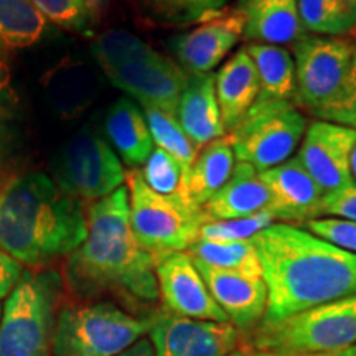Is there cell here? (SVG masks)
Segmentation results:
<instances>
[{
    "label": "cell",
    "mask_w": 356,
    "mask_h": 356,
    "mask_svg": "<svg viewBox=\"0 0 356 356\" xmlns=\"http://www.w3.org/2000/svg\"><path fill=\"white\" fill-rule=\"evenodd\" d=\"M356 144L355 129L328 121L312 122L296 155L323 195L355 185L350 155Z\"/></svg>",
    "instance_id": "13"
},
{
    "label": "cell",
    "mask_w": 356,
    "mask_h": 356,
    "mask_svg": "<svg viewBox=\"0 0 356 356\" xmlns=\"http://www.w3.org/2000/svg\"><path fill=\"white\" fill-rule=\"evenodd\" d=\"M86 2H88V3H91V6L95 7L96 10H97V8H101V7H102V3H104L106 0H86Z\"/></svg>",
    "instance_id": "43"
},
{
    "label": "cell",
    "mask_w": 356,
    "mask_h": 356,
    "mask_svg": "<svg viewBox=\"0 0 356 356\" xmlns=\"http://www.w3.org/2000/svg\"><path fill=\"white\" fill-rule=\"evenodd\" d=\"M115 356H155V351L149 338H140L139 341H136L132 346H129L127 350Z\"/></svg>",
    "instance_id": "38"
},
{
    "label": "cell",
    "mask_w": 356,
    "mask_h": 356,
    "mask_svg": "<svg viewBox=\"0 0 356 356\" xmlns=\"http://www.w3.org/2000/svg\"><path fill=\"white\" fill-rule=\"evenodd\" d=\"M356 343V296L300 312L280 322L261 323L252 348L280 356L320 353Z\"/></svg>",
    "instance_id": "7"
},
{
    "label": "cell",
    "mask_w": 356,
    "mask_h": 356,
    "mask_svg": "<svg viewBox=\"0 0 356 356\" xmlns=\"http://www.w3.org/2000/svg\"><path fill=\"white\" fill-rule=\"evenodd\" d=\"M66 286L83 302L104 297L126 305L157 302L155 261L134 236L126 186L89 208L86 239L66 261Z\"/></svg>",
    "instance_id": "2"
},
{
    "label": "cell",
    "mask_w": 356,
    "mask_h": 356,
    "mask_svg": "<svg viewBox=\"0 0 356 356\" xmlns=\"http://www.w3.org/2000/svg\"><path fill=\"white\" fill-rule=\"evenodd\" d=\"M10 91H8V73L0 61V168L6 159V147L8 144V121L12 114Z\"/></svg>",
    "instance_id": "36"
},
{
    "label": "cell",
    "mask_w": 356,
    "mask_h": 356,
    "mask_svg": "<svg viewBox=\"0 0 356 356\" xmlns=\"http://www.w3.org/2000/svg\"><path fill=\"white\" fill-rule=\"evenodd\" d=\"M177 119L197 149L226 137L213 74L188 73V81L178 101Z\"/></svg>",
    "instance_id": "18"
},
{
    "label": "cell",
    "mask_w": 356,
    "mask_h": 356,
    "mask_svg": "<svg viewBox=\"0 0 356 356\" xmlns=\"http://www.w3.org/2000/svg\"><path fill=\"white\" fill-rule=\"evenodd\" d=\"M163 19L177 24L203 22L222 10L226 0H145Z\"/></svg>",
    "instance_id": "32"
},
{
    "label": "cell",
    "mask_w": 356,
    "mask_h": 356,
    "mask_svg": "<svg viewBox=\"0 0 356 356\" xmlns=\"http://www.w3.org/2000/svg\"><path fill=\"white\" fill-rule=\"evenodd\" d=\"M186 252L195 261L216 267V269L249 275V277H262L261 257L252 239L229 243L198 239L191 244Z\"/></svg>",
    "instance_id": "25"
},
{
    "label": "cell",
    "mask_w": 356,
    "mask_h": 356,
    "mask_svg": "<svg viewBox=\"0 0 356 356\" xmlns=\"http://www.w3.org/2000/svg\"><path fill=\"white\" fill-rule=\"evenodd\" d=\"M47 19L32 0H0V47L26 48L38 42Z\"/></svg>",
    "instance_id": "26"
},
{
    "label": "cell",
    "mask_w": 356,
    "mask_h": 356,
    "mask_svg": "<svg viewBox=\"0 0 356 356\" xmlns=\"http://www.w3.org/2000/svg\"><path fill=\"white\" fill-rule=\"evenodd\" d=\"M274 215L269 210H264L256 215L238 218V220L207 221L200 228L198 239L203 241H251L256 234L274 225Z\"/></svg>",
    "instance_id": "29"
},
{
    "label": "cell",
    "mask_w": 356,
    "mask_h": 356,
    "mask_svg": "<svg viewBox=\"0 0 356 356\" xmlns=\"http://www.w3.org/2000/svg\"><path fill=\"white\" fill-rule=\"evenodd\" d=\"M270 191L261 173L249 163H234L233 173L225 186L202 208L207 221L238 220L269 208Z\"/></svg>",
    "instance_id": "19"
},
{
    "label": "cell",
    "mask_w": 356,
    "mask_h": 356,
    "mask_svg": "<svg viewBox=\"0 0 356 356\" xmlns=\"http://www.w3.org/2000/svg\"><path fill=\"white\" fill-rule=\"evenodd\" d=\"M305 225L312 234L356 254V222L338 218H317Z\"/></svg>",
    "instance_id": "34"
},
{
    "label": "cell",
    "mask_w": 356,
    "mask_h": 356,
    "mask_svg": "<svg viewBox=\"0 0 356 356\" xmlns=\"http://www.w3.org/2000/svg\"><path fill=\"white\" fill-rule=\"evenodd\" d=\"M239 8L246 13L244 38L249 42L284 47L307 35L297 0H254Z\"/></svg>",
    "instance_id": "22"
},
{
    "label": "cell",
    "mask_w": 356,
    "mask_h": 356,
    "mask_svg": "<svg viewBox=\"0 0 356 356\" xmlns=\"http://www.w3.org/2000/svg\"><path fill=\"white\" fill-rule=\"evenodd\" d=\"M215 89L222 124L226 131H231L254 106L261 92L256 65L244 48L234 53L218 71Z\"/></svg>",
    "instance_id": "20"
},
{
    "label": "cell",
    "mask_w": 356,
    "mask_h": 356,
    "mask_svg": "<svg viewBox=\"0 0 356 356\" xmlns=\"http://www.w3.org/2000/svg\"><path fill=\"white\" fill-rule=\"evenodd\" d=\"M140 173L149 188L160 195H167V197H172V195L180 197L186 172L180 165V162L170 154H167L165 150L155 147Z\"/></svg>",
    "instance_id": "30"
},
{
    "label": "cell",
    "mask_w": 356,
    "mask_h": 356,
    "mask_svg": "<svg viewBox=\"0 0 356 356\" xmlns=\"http://www.w3.org/2000/svg\"><path fill=\"white\" fill-rule=\"evenodd\" d=\"M350 172H351V178H353V184L356 185V144L350 155Z\"/></svg>",
    "instance_id": "41"
},
{
    "label": "cell",
    "mask_w": 356,
    "mask_h": 356,
    "mask_svg": "<svg viewBox=\"0 0 356 356\" xmlns=\"http://www.w3.org/2000/svg\"><path fill=\"white\" fill-rule=\"evenodd\" d=\"M251 2H254V0H239V7H246L248 3H251Z\"/></svg>",
    "instance_id": "44"
},
{
    "label": "cell",
    "mask_w": 356,
    "mask_h": 356,
    "mask_svg": "<svg viewBox=\"0 0 356 356\" xmlns=\"http://www.w3.org/2000/svg\"><path fill=\"white\" fill-rule=\"evenodd\" d=\"M61 293L55 270H25L0 315V356H53Z\"/></svg>",
    "instance_id": "5"
},
{
    "label": "cell",
    "mask_w": 356,
    "mask_h": 356,
    "mask_svg": "<svg viewBox=\"0 0 356 356\" xmlns=\"http://www.w3.org/2000/svg\"><path fill=\"white\" fill-rule=\"evenodd\" d=\"M305 126V118L291 101L257 99L226 139L238 162L261 173L291 159Z\"/></svg>",
    "instance_id": "9"
},
{
    "label": "cell",
    "mask_w": 356,
    "mask_h": 356,
    "mask_svg": "<svg viewBox=\"0 0 356 356\" xmlns=\"http://www.w3.org/2000/svg\"><path fill=\"white\" fill-rule=\"evenodd\" d=\"M152 314L136 317L111 302L63 305L56 320L53 356H115L149 333Z\"/></svg>",
    "instance_id": "6"
},
{
    "label": "cell",
    "mask_w": 356,
    "mask_h": 356,
    "mask_svg": "<svg viewBox=\"0 0 356 356\" xmlns=\"http://www.w3.org/2000/svg\"><path fill=\"white\" fill-rule=\"evenodd\" d=\"M234 168V152L226 137L213 140L197 155L186 172L180 198L193 210L202 211L229 180Z\"/></svg>",
    "instance_id": "21"
},
{
    "label": "cell",
    "mask_w": 356,
    "mask_h": 356,
    "mask_svg": "<svg viewBox=\"0 0 356 356\" xmlns=\"http://www.w3.org/2000/svg\"><path fill=\"white\" fill-rule=\"evenodd\" d=\"M155 356H228L241 343L233 323L178 317L159 309L149 330Z\"/></svg>",
    "instance_id": "12"
},
{
    "label": "cell",
    "mask_w": 356,
    "mask_h": 356,
    "mask_svg": "<svg viewBox=\"0 0 356 356\" xmlns=\"http://www.w3.org/2000/svg\"><path fill=\"white\" fill-rule=\"evenodd\" d=\"M293 356H356V343L345 346V348L320 351V353H305V355H293Z\"/></svg>",
    "instance_id": "39"
},
{
    "label": "cell",
    "mask_w": 356,
    "mask_h": 356,
    "mask_svg": "<svg viewBox=\"0 0 356 356\" xmlns=\"http://www.w3.org/2000/svg\"><path fill=\"white\" fill-rule=\"evenodd\" d=\"M246 13L243 8L218 12L188 33L173 40V51L190 74H207L225 60L244 35Z\"/></svg>",
    "instance_id": "15"
},
{
    "label": "cell",
    "mask_w": 356,
    "mask_h": 356,
    "mask_svg": "<svg viewBox=\"0 0 356 356\" xmlns=\"http://www.w3.org/2000/svg\"><path fill=\"white\" fill-rule=\"evenodd\" d=\"M270 191L269 210L275 220L309 222L320 218L323 193L300 160L292 157L280 165L261 172Z\"/></svg>",
    "instance_id": "17"
},
{
    "label": "cell",
    "mask_w": 356,
    "mask_h": 356,
    "mask_svg": "<svg viewBox=\"0 0 356 356\" xmlns=\"http://www.w3.org/2000/svg\"><path fill=\"white\" fill-rule=\"evenodd\" d=\"M104 131L127 167L144 165L155 149L145 115L131 99H119L111 106Z\"/></svg>",
    "instance_id": "23"
},
{
    "label": "cell",
    "mask_w": 356,
    "mask_h": 356,
    "mask_svg": "<svg viewBox=\"0 0 356 356\" xmlns=\"http://www.w3.org/2000/svg\"><path fill=\"white\" fill-rule=\"evenodd\" d=\"M47 20L61 29L83 32L91 25L96 8L86 0H32Z\"/></svg>",
    "instance_id": "31"
},
{
    "label": "cell",
    "mask_w": 356,
    "mask_h": 356,
    "mask_svg": "<svg viewBox=\"0 0 356 356\" xmlns=\"http://www.w3.org/2000/svg\"><path fill=\"white\" fill-rule=\"evenodd\" d=\"M267 286L261 323L356 296V254L297 226L274 222L252 238Z\"/></svg>",
    "instance_id": "1"
},
{
    "label": "cell",
    "mask_w": 356,
    "mask_h": 356,
    "mask_svg": "<svg viewBox=\"0 0 356 356\" xmlns=\"http://www.w3.org/2000/svg\"><path fill=\"white\" fill-rule=\"evenodd\" d=\"M355 44L340 37L304 35L292 44L296 63V96L317 114L330 102L348 73Z\"/></svg>",
    "instance_id": "11"
},
{
    "label": "cell",
    "mask_w": 356,
    "mask_h": 356,
    "mask_svg": "<svg viewBox=\"0 0 356 356\" xmlns=\"http://www.w3.org/2000/svg\"><path fill=\"white\" fill-rule=\"evenodd\" d=\"M97 63L115 88L142 104L177 115L188 73L136 35L111 30L92 44Z\"/></svg>",
    "instance_id": "4"
},
{
    "label": "cell",
    "mask_w": 356,
    "mask_h": 356,
    "mask_svg": "<svg viewBox=\"0 0 356 356\" xmlns=\"http://www.w3.org/2000/svg\"><path fill=\"white\" fill-rule=\"evenodd\" d=\"M144 113L154 144L175 157L185 172H188L197 159L198 149L188 139L177 115L157 108H144Z\"/></svg>",
    "instance_id": "27"
},
{
    "label": "cell",
    "mask_w": 356,
    "mask_h": 356,
    "mask_svg": "<svg viewBox=\"0 0 356 356\" xmlns=\"http://www.w3.org/2000/svg\"><path fill=\"white\" fill-rule=\"evenodd\" d=\"M254 61L262 101H291L296 95V63L286 47L267 43H248L244 47Z\"/></svg>",
    "instance_id": "24"
},
{
    "label": "cell",
    "mask_w": 356,
    "mask_h": 356,
    "mask_svg": "<svg viewBox=\"0 0 356 356\" xmlns=\"http://www.w3.org/2000/svg\"><path fill=\"white\" fill-rule=\"evenodd\" d=\"M228 356H280L277 353H273V351H264L257 348H236L231 351Z\"/></svg>",
    "instance_id": "40"
},
{
    "label": "cell",
    "mask_w": 356,
    "mask_h": 356,
    "mask_svg": "<svg viewBox=\"0 0 356 356\" xmlns=\"http://www.w3.org/2000/svg\"><path fill=\"white\" fill-rule=\"evenodd\" d=\"M127 177L134 236L154 257L155 266L163 257L188 251L198 241L204 222L203 213L190 208L178 195L167 197L149 188L136 168Z\"/></svg>",
    "instance_id": "8"
},
{
    "label": "cell",
    "mask_w": 356,
    "mask_h": 356,
    "mask_svg": "<svg viewBox=\"0 0 356 356\" xmlns=\"http://www.w3.org/2000/svg\"><path fill=\"white\" fill-rule=\"evenodd\" d=\"M322 121L335 122L356 131V44L353 58L337 96L317 113Z\"/></svg>",
    "instance_id": "33"
},
{
    "label": "cell",
    "mask_w": 356,
    "mask_h": 356,
    "mask_svg": "<svg viewBox=\"0 0 356 356\" xmlns=\"http://www.w3.org/2000/svg\"><path fill=\"white\" fill-rule=\"evenodd\" d=\"M343 2V6L348 8V10H351L356 15V0H341Z\"/></svg>",
    "instance_id": "42"
},
{
    "label": "cell",
    "mask_w": 356,
    "mask_h": 356,
    "mask_svg": "<svg viewBox=\"0 0 356 356\" xmlns=\"http://www.w3.org/2000/svg\"><path fill=\"white\" fill-rule=\"evenodd\" d=\"M56 185L76 200H99L121 188L126 172L106 140L91 131L71 137L58 155Z\"/></svg>",
    "instance_id": "10"
},
{
    "label": "cell",
    "mask_w": 356,
    "mask_h": 356,
    "mask_svg": "<svg viewBox=\"0 0 356 356\" xmlns=\"http://www.w3.org/2000/svg\"><path fill=\"white\" fill-rule=\"evenodd\" d=\"M193 259V257H191ZM195 261V259H193ZM213 299L239 332L256 330L267 309V286L262 277H249L195 261Z\"/></svg>",
    "instance_id": "16"
},
{
    "label": "cell",
    "mask_w": 356,
    "mask_h": 356,
    "mask_svg": "<svg viewBox=\"0 0 356 356\" xmlns=\"http://www.w3.org/2000/svg\"><path fill=\"white\" fill-rule=\"evenodd\" d=\"M88 236V218L71 195L43 173L0 184V249L40 267L70 256Z\"/></svg>",
    "instance_id": "3"
},
{
    "label": "cell",
    "mask_w": 356,
    "mask_h": 356,
    "mask_svg": "<svg viewBox=\"0 0 356 356\" xmlns=\"http://www.w3.org/2000/svg\"><path fill=\"white\" fill-rule=\"evenodd\" d=\"M0 315H2V312H0Z\"/></svg>",
    "instance_id": "45"
},
{
    "label": "cell",
    "mask_w": 356,
    "mask_h": 356,
    "mask_svg": "<svg viewBox=\"0 0 356 356\" xmlns=\"http://www.w3.org/2000/svg\"><path fill=\"white\" fill-rule=\"evenodd\" d=\"M162 309L178 317L231 323L208 291L188 252H175L155 266Z\"/></svg>",
    "instance_id": "14"
},
{
    "label": "cell",
    "mask_w": 356,
    "mask_h": 356,
    "mask_svg": "<svg viewBox=\"0 0 356 356\" xmlns=\"http://www.w3.org/2000/svg\"><path fill=\"white\" fill-rule=\"evenodd\" d=\"M297 7L305 32L337 37L356 26V15L341 0H297Z\"/></svg>",
    "instance_id": "28"
},
{
    "label": "cell",
    "mask_w": 356,
    "mask_h": 356,
    "mask_svg": "<svg viewBox=\"0 0 356 356\" xmlns=\"http://www.w3.org/2000/svg\"><path fill=\"white\" fill-rule=\"evenodd\" d=\"M22 275H24L22 262L0 249V300L8 297L13 287L19 284Z\"/></svg>",
    "instance_id": "37"
},
{
    "label": "cell",
    "mask_w": 356,
    "mask_h": 356,
    "mask_svg": "<svg viewBox=\"0 0 356 356\" xmlns=\"http://www.w3.org/2000/svg\"><path fill=\"white\" fill-rule=\"evenodd\" d=\"M322 215L356 222V185L323 195L320 204V216Z\"/></svg>",
    "instance_id": "35"
}]
</instances>
